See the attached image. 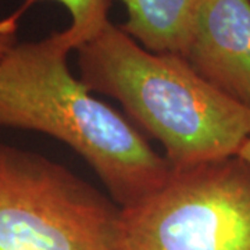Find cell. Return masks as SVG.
<instances>
[{
    "label": "cell",
    "mask_w": 250,
    "mask_h": 250,
    "mask_svg": "<svg viewBox=\"0 0 250 250\" xmlns=\"http://www.w3.org/2000/svg\"><path fill=\"white\" fill-rule=\"evenodd\" d=\"M70 53L59 32H52L17 42L0 57V126L65 143L98 174L118 207L135 205L167 181L170 164L72 75Z\"/></svg>",
    "instance_id": "1"
},
{
    "label": "cell",
    "mask_w": 250,
    "mask_h": 250,
    "mask_svg": "<svg viewBox=\"0 0 250 250\" xmlns=\"http://www.w3.org/2000/svg\"><path fill=\"white\" fill-rule=\"evenodd\" d=\"M81 82L116 99L164 147L172 170L238 156L250 108L210 85L178 54L153 53L108 21L77 50Z\"/></svg>",
    "instance_id": "2"
},
{
    "label": "cell",
    "mask_w": 250,
    "mask_h": 250,
    "mask_svg": "<svg viewBox=\"0 0 250 250\" xmlns=\"http://www.w3.org/2000/svg\"><path fill=\"white\" fill-rule=\"evenodd\" d=\"M117 250H250V166L232 156L171 168L157 190L120 207Z\"/></svg>",
    "instance_id": "3"
},
{
    "label": "cell",
    "mask_w": 250,
    "mask_h": 250,
    "mask_svg": "<svg viewBox=\"0 0 250 250\" xmlns=\"http://www.w3.org/2000/svg\"><path fill=\"white\" fill-rule=\"evenodd\" d=\"M118 218L64 166L0 142V250H117Z\"/></svg>",
    "instance_id": "4"
},
{
    "label": "cell",
    "mask_w": 250,
    "mask_h": 250,
    "mask_svg": "<svg viewBox=\"0 0 250 250\" xmlns=\"http://www.w3.org/2000/svg\"><path fill=\"white\" fill-rule=\"evenodd\" d=\"M184 59L210 85L250 108V0H205Z\"/></svg>",
    "instance_id": "5"
},
{
    "label": "cell",
    "mask_w": 250,
    "mask_h": 250,
    "mask_svg": "<svg viewBox=\"0 0 250 250\" xmlns=\"http://www.w3.org/2000/svg\"><path fill=\"white\" fill-rule=\"evenodd\" d=\"M126 20V35L153 53L185 54L199 10L205 0H118Z\"/></svg>",
    "instance_id": "6"
},
{
    "label": "cell",
    "mask_w": 250,
    "mask_h": 250,
    "mask_svg": "<svg viewBox=\"0 0 250 250\" xmlns=\"http://www.w3.org/2000/svg\"><path fill=\"white\" fill-rule=\"evenodd\" d=\"M42 1L59 3L70 14V25L59 31V35L71 52H77L81 46L95 38L110 21L111 0H25L13 14L20 20L28 9Z\"/></svg>",
    "instance_id": "7"
},
{
    "label": "cell",
    "mask_w": 250,
    "mask_h": 250,
    "mask_svg": "<svg viewBox=\"0 0 250 250\" xmlns=\"http://www.w3.org/2000/svg\"><path fill=\"white\" fill-rule=\"evenodd\" d=\"M18 20L14 14L0 18V57L9 52L17 43Z\"/></svg>",
    "instance_id": "8"
},
{
    "label": "cell",
    "mask_w": 250,
    "mask_h": 250,
    "mask_svg": "<svg viewBox=\"0 0 250 250\" xmlns=\"http://www.w3.org/2000/svg\"><path fill=\"white\" fill-rule=\"evenodd\" d=\"M238 156L241 157L242 160H245L250 166V136L249 139L242 145L241 150L238 152Z\"/></svg>",
    "instance_id": "9"
}]
</instances>
